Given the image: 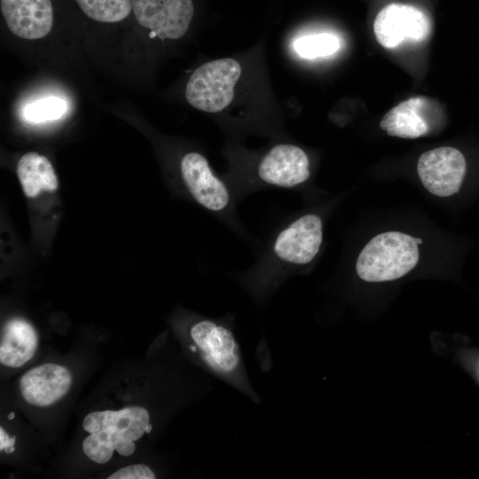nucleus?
<instances>
[{"instance_id": "2eb2a0df", "label": "nucleus", "mask_w": 479, "mask_h": 479, "mask_svg": "<svg viewBox=\"0 0 479 479\" xmlns=\"http://www.w3.org/2000/svg\"><path fill=\"white\" fill-rule=\"evenodd\" d=\"M17 175L23 192L28 198H35L43 192H53L59 187V180L50 161L35 152L20 158Z\"/></svg>"}, {"instance_id": "4be33fe9", "label": "nucleus", "mask_w": 479, "mask_h": 479, "mask_svg": "<svg viewBox=\"0 0 479 479\" xmlns=\"http://www.w3.org/2000/svg\"><path fill=\"white\" fill-rule=\"evenodd\" d=\"M15 414L13 412H11L8 414V419L12 420L14 418Z\"/></svg>"}, {"instance_id": "6e6552de", "label": "nucleus", "mask_w": 479, "mask_h": 479, "mask_svg": "<svg viewBox=\"0 0 479 479\" xmlns=\"http://www.w3.org/2000/svg\"><path fill=\"white\" fill-rule=\"evenodd\" d=\"M137 22L153 36L178 39L189 28L194 7L192 0H131Z\"/></svg>"}, {"instance_id": "f03ea898", "label": "nucleus", "mask_w": 479, "mask_h": 479, "mask_svg": "<svg viewBox=\"0 0 479 479\" xmlns=\"http://www.w3.org/2000/svg\"><path fill=\"white\" fill-rule=\"evenodd\" d=\"M149 423L148 411L140 406L90 412L82 421L83 429L90 433L82 442V451L98 464L108 462L114 451L130 456L136 449L134 441L143 436Z\"/></svg>"}, {"instance_id": "7ed1b4c3", "label": "nucleus", "mask_w": 479, "mask_h": 479, "mask_svg": "<svg viewBox=\"0 0 479 479\" xmlns=\"http://www.w3.org/2000/svg\"><path fill=\"white\" fill-rule=\"evenodd\" d=\"M421 239L399 232H387L373 238L360 252L356 271L367 282L391 281L412 271L419 260Z\"/></svg>"}, {"instance_id": "0eeeda50", "label": "nucleus", "mask_w": 479, "mask_h": 479, "mask_svg": "<svg viewBox=\"0 0 479 479\" xmlns=\"http://www.w3.org/2000/svg\"><path fill=\"white\" fill-rule=\"evenodd\" d=\"M183 181L193 199L206 209L224 214L231 208L232 194L225 183L199 153L185 154L180 162Z\"/></svg>"}, {"instance_id": "6ab92c4d", "label": "nucleus", "mask_w": 479, "mask_h": 479, "mask_svg": "<svg viewBox=\"0 0 479 479\" xmlns=\"http://www.w3.org/2000/svg\"><path fill=\"white\" fill-rule=\"evenodd\" d=\"M155 474L145 464H134L120 468L108 479H154Z\"/></svg>"}, {"instance_id": "aec40b11", "label": "nucleus", "mask_w": 479, "mask_h": 479, "mask_svg": "<svg viewBox=\"0 0 479 479\" xmlns=\"http://www.w3.org/2000/svg\"><path fill=\"white\" fill-rule=\"evenodd\" d=\"M16 442L15 436H9L8 434L0 428V450L4 451L6 453H12L14 452V444Z\"/></svg>"}, {"instance_id": "a211bd4d", "label": "nucleus", "mask_w": 479, "mask_h": 479, "mask_svg": "<svg viewBox=\"0 0 479 479\" xmlns=\"http://www.w3.org/2000/svg\"><path fill=\"white\" fill-rule=\"evenodd\" d=\"M294 47L302 58L315 59L334 53L340 47L339 40L330 34H318L298 38Z\"/></svg>"}, {"instance_id": "f8f14e48", "label": "nucleus", "mask_w": 479, "mask_h": 479, "mask_svg": "<svg viewBox=\"0 0 479 479\" xmlns=\"http://www.w3.org/2000/svg\"><path fill=\"white\" fill-rule=\"evenodd\" d=\"M71 383L72 376L67 368L47 363L27 371L20 380V389L26 402L45 407L62 398Z\"/></svg>"}, {"instance_id": "39448f33", "label": "nucleus", "mask_w": 479, "mask_h": 479, "mask_svg": "<svg viewBox=\"0 0 479 479\" xmlns=\"http://www.w3.org/2000/svg\"><path fill=\"white\" fill-rule=\"evenodd\" d=\"M322 227L321 218L315 214L294 219L276 235L271 247L274 259L289 267L310 263L323 240Z\"/></svg>"}, {"instance_id": "412c9836", "label": "nucleus", "mask_w": 479, "mask_h": 479, "mask_svg": "<svg viewBox=\"0 0 479 479\" xmlns=\"http://www.w3.org/2000/svg\"><path fill=\"white\" fill-rule=\"evenodd\" d=\"M152 429H153V425L149 423V424L146 426L145 433H146V434H150L151 431H152Z\"/></svg>"}, {"instance_id": "20e7f679", "label": "nucleus", "mask_w": 479, "mask_h": 479, "mask_svg": "<svg viewBox=\"0 0 479 479\" xmlns=\"http://www.w3.org/2000/svg\"><path fill=\"white\" fill-rule=\"evenodd\" d=\"M240 74V65L233 59L203 64L188 80L185 89L187 102L204 112L222 111L231 103Z\"/></svg>"}, {"instance_id": "ddd939ff", "label": "nucleus", "mask_w": 479, "mask_h": 479, "mask_svg": "<svg viewBox=\"0 0 479 479\" xmlns=\"http://www.w3.org/2000/svg\"><path fill=\"white\" fill-rule=\"evenodd\" d=\"M432 101L425 97L410 98L391 108L381 121L380 126L389 136L417 138L430 130Z\"/></svg>"}, {"instance_id": "9b49d317", "label": "nucleus", "mask_w": 479, "mask_h": 479, "mask_svg": "<svg viewBox=\"0 0 479 479\" xmlns=\"http://www.w3.org/2000/svg\"><path fill=\"white\" fill-rule=\"evenodd\" d=\"M0 7L8 28L19 37L43 38L52 27L51 0H1Z\"/></svg>"}, {"instance_id": "9d476101", "label": "nucleus", "mask_w": 479, "mask_h": 479, "mask_svg": "<svg viewBox=\"0 0 479 479\" xmlns=\"http://www.w3.org/2000/svg\"><path fill=\"white\" fill-rule=\"evenodd\" d=\"M310 176L308 155L301 147L291 144L271 147L257 167V177L262 183L279 188H294Z\"/></svg>"}, {"instance_id": "f257e3e1", "label": "nucleus", "mask_w": 479, "mask_h": 479, "mask_svg": "<svg viewBox=\"0 0 479 479\" xmlns=\"http://www.w3.org/2000/svg\"><path fill=\"white\" fill-rule=\"evenodd\" d=\"M189 350L197 355L215 376L243 393L256 404L240 346L231 325L221 319L201 318L189 328Z\"/></svg>"}, {"instance_id": "1a4fd4ad", "label": "nucleus", "mask_w": 479, "mask_h": 479, "mask_svg": "<svg viewBox=\"0 0 479 479\" xmlns=\"http://www.w3.org/2000/svg\"><path fill=\"white\" fill-rule=\"evenodd\" d=\"M430 29L423 12L413 5L390 4L382 8L373 23L377 41L385 48L397 46L405 40H424Z\"/></svg>"}, {"instance_id": "423d86ee", "label": "nucleus", "mask_w": 479, "mask_h": 479, "mask_svg": "<svg viewBox=\"0 0 479 479\" xmlns=\"http://www.w3.org/2000/svg\"><path fill=\"white\" fill-rule=\"evenodd\" d=\"M417 171L424 187L432 194L449 197L458 192L465 173L466 160L456 148L441 146L423 153Z\"/></svg>"}, {"instance_id": "5701e85b", "label": "nucleus", "mask_w": 479, "mask_h": 479, "mask_svg": "<svg viewBox=\"0 0 479 479\" xmlns=\"http://www.w3.org/2000/svg\"><path fill=\"white\" fill-rule=\"evenodd\" d=\"M478 376H479V369H478Z\"/></svg>"}, {"instance_id": "4468645a", "label": "nucleus", "mask_w": 479, "mask_h": 479, "mask_svg": "<svg viewBox=\"0 0 479 479\" xmlns=\"http://www.w3.org/2000/svg\"><path fill=\"white\" fill-rule=\"evenodd\" d=\"M38 345L33 326L20 318L9 319L3 327L0 362L9 367H20L29 361Z\"/></svg>"}, {"instance_id": "f3484780", "label": "nucleus", "mask_w": 479, "mask_h": 479, "mask_svg": "<svg viewBox=\"0 0 479 479\" xmlns=\"http://www.w3.org/2000/svg\"><path fill=\"white\" fill-rule=\"evenodd\" d=\"M67 111V102L58 97H46L27 104L22 110L24 120L39 123L61 118Z\"/></svg>"}, {"instance_id": "dca6fc26", "label": "nucleus", "mask_w": 479, "mask_h": 479, "mask_svg": "<svg viewBox=\"0 0 479 479\" xmlns=\"http://www.w3.org/2000/svg\"><path fill=\"white\" fill-rule=\"evenodd\" d=\"M89 18L104 23L123 20L132 11L131 0H75Z\"/></svg>"}]
</instances>
